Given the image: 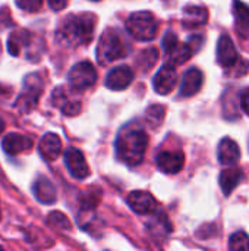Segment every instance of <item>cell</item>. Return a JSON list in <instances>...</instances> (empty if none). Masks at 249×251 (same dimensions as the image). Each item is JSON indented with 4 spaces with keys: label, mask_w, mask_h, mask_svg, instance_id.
Here are the masks:
<instances>
[{
    "label": "cell",
    "mask_w": 249,
    "mask_h": 251,
    "mask_svg": "<svg viewBox=\"0 0 249 251\" xmlns=\"http://www.w3.org/2000/svg\"><path fill=\"white\" fill-rule=\"evenodd\" d=\"M95 16L92 13L69 15L57 29V41L66 47H78L92 40Z\"/></svg>",
    "instance_id": "1"
},
{
    "label": "cell",
    "mask_w": 249,
    "mask_h": 251,
    "mask_svg": "<svg viewBox=\"0 0 249 251\" xmlns=\"http://www.w3.org/2000/svg\"><path fill=\"white\" fill-rule=\"evenodd\" d=\"M147 146L148 137L145 131L134 125L125 126L116 138L117 157L129 166H135L142 162Z\"/></svg>",
    "instance_id": "2"
},
{
    "label": "cell",
    "mask_w": 249,
    "mask_h": 251,
    "mask_svg": "<svg viewBox=\"0 0 249 251\" xmlns=\"http://www.w3.org/2000/svg\"><path fill=\"white\" fill-rule=\"evenodd\" d=\"M128 54V44L125 43L122 34L114 28H107L97 46V59L101 65L114 62Z\"/></svg>",
    "instance_id": "3"
},
{
    "label": "cell",
    "mask_w": 249,
    "mask_h": 251,
    "mask_svg": "<svg viewBox=\"0 0 249 251\" xmlns=\"http://www.w3.org/2000/svg\"><path fill=\"white\" fill-rule=\"evenodd\" d=\"M7 50L12 56H21L23 51L28 59L35 60L43 53V41L38 40L29 31L16 29L9 35Z\"/></svg>",
    "instance_id": "4"
},
{
    "label": "cell",
    "mask_w": 249,
    "mask_h": 251,
    "mask_svg": "<svg viewBox=\"0 0 249 251\" xmlns=\"http://www.w3.org/2000/svg\"><path fill=\"white\" fill-rule=\"evenodd\" d=\"M128 32L138 41H150L157 35L158 22L151 12H135L126 21Z\"/></svg>",
    "instance_id": "5"
},
{
    "label": "cell",
    "mask_w": 249,
    "mask_h": 251,
    "mask_svg": "<svg viewBox=\"0 0 249 251\" xmlns=\"http://www.w3.org/2000/svg\"><path fill=\"white\" fill-rule=\"evenodd\" d=\"M43 87L44 82L40 78L38 74H29L25 79H23V90L18 97L16 101V107L21 109L22 112H29L35 107V104L38 103V99L43 93Z\"/></svg>",
    "instance_id": "6"
},
{
    "label": "cell",
    "mask_w": 249,
    "mask_h": 251,
    "mask_svg": "<svg viewBox=\"0 0 249 251\" xmlns=\"http://www.w3.org/2000/svg\"><path fill=\"white\" fill-rule=\"evenodd\" d=\"M163 49L166 51L167 63L170 65H182L188 62L194 54V50L189 43H181L178 35L172 31L166 32L163 38Z\"/></svg>",
    "instance_id": "7"
},
{
    "label": "cell",
    "mask_w": 249,
    "mask_h": 251,
    "mask_svg": "<svg viewBox=\"0 0 249 251\" xmlns=\"http://www.w3.org/2000/svg\"><path fill=\"white\" fill-rule=\"evenodd\" d=\"M68 81L73 90H78V91L88 90L97 81L95 68L90 62H79L69 71Z\"/></svg>",
    "instance_id": "8"
},
{
    "label": "cell",
    "mask_w": 249,
    "mask_h": 251,
    "mask_svg": "<svg viewBox=\"0 0 249 251\" xmlns=\"http://www.w3.org/2000/svg\"><path fill=\"white\" fill-rule=\"evenodd\" d=\"M176 84H178V72H176L175 66L170 63L161 66L153 79V85H154L156 93L161 94V96L172 93L175 90Z\"/></svg>",
    "instance_id": "9"
},
{
    "label": "cell",
    "mask_w": 249,
    "mask_h": 251,
    "mask_svg": "<svg viewBox=\"0 0 249 251\" xmlns=\"http://www.w3.org/2000/svg\"><path fill=\"white\" fill-rule=\"evenodd\" d=\"M65 165L70 175L76 179H85L90 175V168L84 154L75 147H70L65 151Z\"/></svg>",
    "instance_id": "10"
},
{
    "label": "cell",
    "mask_w": 249,
    "mask_h": 251,
    "mask_svg": "<svg viewBox=\"0 0 249 251\" xmlns=\"http://www.w3.org/2000/svg\"><path fill=\"white\" fill-rule=\"evenodd\" d=\"M217 62L225 69H229V71L239 62L236 47H235L232 38L226 34H223L217 43Z\"/></svg>",
    "instance_id": "11"
},
{
    "label": "cell",
    "mask_w": 249,
    "mask_h": 251,
    "mask_svg": "<svg viewBox=\"0 0 249 251\" xmlns=\"http://www.w3.org/2000/svg\"><path fill=\"white\" fill-rule=\"evenodd\" d=\"M134 81V72L131 71L129 66H116L113 68L107 76H106V87L113 90V91H122L126 90L131 82Z\"/></svg>",
    "instance_id": "12"
},
{
    "label": "cell",
    "mask_w": 249,
    "mask_h": 251,
    "mask_svg": "<svg viewBox=\"0 0 249 251\" xmlns=\"http://www.w3.org/2000/svg\"><path fill=\"white\" fill-rule=\"evenodd\" d=\"M129 207L138 215H151L157 210L156 199L147 191H134L128 197Z\"/></svg>",
    "instance_id": "13"
},
{
    "label": "cell",
    "mask_w": 249,
    "mask_h": 251,
    "mask_svg": "<svg viewBox=\"0 0 249 251\" xmlns=\"http://www.w3.org/2000/svg\"><path fill=\"white\" fill-rule=\"evenodd\" d=\"M157 166L164 174H178L183 169L185 154L182 151H161L158 153Z\"/></svg>",
    "instance_id": "14"
},
{
    "label": "cell",
    "mask_w": 249,
    "mask_h": 251,
    "mask_svg": "<svg viewBox=\"0 0 249 251\" xmlns=\"http://www.w3.org/2000/svg\"><path fill=\"white\" fill-rule=\"evenodd\" d=\"M204 82V75L198 68H191L189 71L185 72L183 78H182V84H181V90H179V96L181 97H192L195 96Z\"/></svg>",
    "instance_id": "15"
},
{
    "label": "cell",
    "mask_w": 249,
    "mask_h": 251,
    "mask_svg": "<svg viewBox=\"0 0 249 251\" xmlns=\"http://www.w3.org/2000/svg\"><path fill=\"white\" fill-rule=\"evenodd\" d=\"M217 156H219V162L223 166H232V165L239 162V159H241V149H239V146H238V143L235 140L226 137L219 144Z\"/></svg>",
    "instance_id": "16"
},
{
    "label": "cell",
    "mask_w": 249,
    "mask_h": 251,
    "mask_svg": "<svg viewBox=\"0 0 249 251\" xmlns=\"http://www.w3.org/2000/svg\"><path fill=\"white\" fill-rule=\"evenodd\" d=\"M51 103L56 107H59L68 116H75V115H78L81 112V103L73 100V99H70L69 94L66 93V90L62 88V87H59V88H56L53 91Z\"/></svg>",
    "instance_id": "17"
},
{
    "label": "cell",
    "mask_w": 249,
    "mask_h": 251,
    "mask_svg": "<svg viewBox=\"0 0 249 251\" xmlns=\"http://www.w3.org/2000/svg\"><path fill=\"white\" fill-rule=\"evenodd\" d=\"M32 191H34V196L35 199L43 203V204H53L56 200H57V191H56V187L51 184L50 179H47L45 176L40 175L34 185H32Z\"/></svg>",
    "instance_id": "18"
},
{
    "label": "cell",
    "mask_w": 249,
    "mask_h": 251,
    "mask_svg": "<svg viewBox=\"0 0 249 251\" xmlns=\"http://www.w3.org/2000/svg\"><path fill=\"white\" fill-rule=\"evenodd\" d=\"M38 151L44 160H56L62 153V140L56 134L48 132L40 140Z\"/></svg>",
    "instance_id": "19"
},
{
    "label": "cell",
    "mask_w": 249,
    "mask_h": 251,
    "mask_svg": "<svg viewBox=\"0 0 249 251\" xmlns=\"http://www.w3.org/2000/svg\"><path fill=\"white\" fill-rule=\"evenodd\" d=\"M1 146L7 154L15 156V154H21V153L29 150L32 147V140L29 137L22 135V134H13L12 132V134L4 135Z\"/></svg>",
    "instance_id": "20"
},
{
    "label": "cell",
    "mask_w": 249,
    "mask_h": 251,
    "mask_svg": "<svg viewBox=\"0 0 249 251\" xmlns=\"http://www.w3.org/2000/svg\"><path fill=\"white\" fill-rule=\"evenodd\" d=\"M208 21V10L203 6H186L183 9L182 24L188 29L200 28Z\"/></svg>",
    "instance_id": "21"
},
{
    "label": "cell",
    "mask_w": 249,
    "mask_h": 251,
    "mask_svg": "<svg viewBox=\"0 0 249 251\" xmlns=\"http://www.w3.org/2000/svg\"><path fill=\"white\" fill-rule=\"evenodd\" d=\"M242 176H244L242 171H239L238 168L225 169L220 174V187H222V191L225 193V196H230L233 193V190L241 184Z\"/></svg>",
    "instance_id": "22"
},
{
    "label": "cell",
    "mask_w": 249,
    "mask_h": 251,
    "mask_svg": "<svg viewBox=\"0 0 249 251\" xmlns=\"http://www.w3.org/2000/svg\"><path fill=\"white\" fill-rule=\"evenodd\" d=\"M233 15L239 31H249V6L239 0H233Z\"/></svg>",
    "instance_id": "23"
},
{
    "label": "cell",
    "mask_w": 249,
    "mask_h": 251,
    "mask_svg": "<svg viewBox=\"0 0 249 251\" xmlns=\"http://www.w3.org/2000/svg\"><path fill=\"white\" fill-rule=\"evenodd\" d=\"M157 59H158V51H157V49H145V50H142V51L138 54V57H136V65H138L141 69L148 71V69H151V68L156 65Z\"/></svg>",
    "instance_id": "24"
},
{
    "label": "cell",
    "mask_w": 249,
    "mask_h": 251,
    "mask_svg": "<svg viewBox=\"0 0 249 251\" xmlns=\"http://www.w3.org/2000/svg\"><path fill=\"white\" fill-rule=\"evenodd\" d=\"M164 115H166V107L160 104H154L150 106L147 110V121L151 126H158L163 122Z\"/></svg>",
    "instance_id": "25"
},
{
    "label": "cell",
    "mask_w": 249,
    "mask_h": 251,
    "mask_svg": "<svg viewBox=\"0 0 249 251\" xmlns=\"http://www.w3.org/2000/svg\"><path fill=\"white\" fill-rule=\"evenodd\" d=\"M229 249L230 250H249V237L247 232L238 231L230 237L229 241Z\"/></svg>",
    "instance_id": "26"
},
{
    "label": "cell",
    "mask_w": 249,
    "mask_h": 251,
    "mask_svg": "<svg viewBox=\"0 0 249 251\" xmlns=\"http://www.w3.org/2000/svg\"><path fill=\"white\" fill-rule=\"evenodd\" d=\"M47 221H48L50 225H53L54 228H59V229H69V228H70L69 219H68L63 213H60V212H53V213H50Z\"/></svg>",
    "instance_id": "27"
},
{
    "label": "cell",
    "mask_w": 249,
    "mask_h": 251,
    "mask_svg": "<svg viewBox=\"0 0 249 251\" xmlns=\"http://www.w3.org/2000/svg\"><path fill=\"white\" fill-rule=\"evenodd\" d=\"M16 6L25 12H37L41 9L43 0H15Z\"/></svg>",
    "instance_id": "28"
},
{
    "label": "cell",
    "mask_w": 249,
    "mask_h": 251,
    "mask_svg": "<svg viewBox=\"0 0 249 251\" xmlns=\"http://www.w3.org/2000/svg\"><path fill=\"white\" fill-rule=\"evenodd\" d=\"M241 106H242V110L249 116V87L241 93Z\"/></svg>",
    "instance_id": "29"
},
{
    "label": "cell",
    "mask_w": 249,
    "mask_h": 251,
    "mask_svg": "<svg viewBox=\"0 0 249 251\" xmlns=\"http://www.w3.org/2000/svg\"><path fill=\"white\" fill-rule=\"evenodd\" d=\"M47 1H48V6L53 10H62L68 4V0H47Z\"/></svg>",
    "instance_id": "30"
},
{
    "label": "cell",
    "mask_w": 249,
    "mask_h": 251,
    "mask_svg": "<svg viewBox=\"0 0 249 251\" xmlns=\"http://www.w3.org/2000/svg\"><path fill=\"white\" fill-rule=\"evenodd\" d=\"M3 129H4V122H3V119L0 118V134L3 132Z\"/></svg>",
    "instance_id": "31"
},
{
    "label": "cell",
    "mask_w": 249,
    "mask_h": 251,
    "mask_svg": "<svg viewBox=\"0 0 249 251\" xmlns=\"http://www.w3.org/2000/svg\"><path fill=\"white\" fill-rule=\"evenodd\" d=\"M0 56H1V44H0Z\"/></svg>",
    "instance_id": "32"
},
{
    "label": "cell",
    "mask_w": 249,
    "mask_h": 251,
    "mask_svg": "<svg viewBox=\"0 0 249 251\" xmlns=\"http://www.w3.org/2000/svg\"><path fill=\"white\" fill-rule=\"evenodd\" d=\"M92 1H98V0H92Z\"/></svg>",
    "instance_id": "33"
},
{
    "label": "cell",
    "mask_w": 249,
    "mask_h": 251,
    "mask_svg": "<svg viewBox=\"0 0 249 251\" xmlns=\"http://www.w3.org/2000/svg\"><path fill=\"white\" fill-rule=\"evenodd\" d=\"M0 216H1V212H0Z\"/></svg>",
    "instance_id": "34"
}]
</instances>
